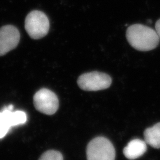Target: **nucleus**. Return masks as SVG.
<instances>
[{
    "mask_svg": "<svg viewBox=\"0 0 160 160\" xmlns=\"http://www.w3.org/2000/svg\"><path fill=\"white\" fill-rule=\"evenodd\" d=\"M156 30L160 39V19L158 20L156 23Z\"/></svg>",
    "mask_w": 160,
    "mask_h": 160,
    "instance_id": "11",
    "label": "nucleus"
},
{
    "mask_svg": "<svg viewBox=\"0 0 160 160\" xmlns=\"http://www.w3.org/2000/svg\"><path fill=\"white\" fill-rule=\"evenodd\" d=\"M143 135L144 140L147 144L153 148H160V123L146 129Z\"/></svg>",
    "mask_w": 160,
    "mask_h": 160,
    "instance_id": "9",
    "label": "nucleus"
},
{
    "mask_svg": "<svg viewBox=\"0 0 160 160\" xmlns=\"http://www.w3.org/2000/svg\"><path fill=\"white\" fill-rule=\"evenodd\" d=\"M146 150L147 143L145 140L135 139L128 143L127 146L124 148L123 152L127 159L134 160L142 156Z\"/></svg>",
    "mask_w": 160,
    "mask_h": 160,
    "instance_id": "8",
    "label": "nucleus"
},
{
    "mask_svg": "<svg viewBox=\"0 0 160 160\" xmlns=\"http://www.w3.org/2000/svg\"><path fill=\"white\" fill-rule=\"evenodd\" d=\"M126 39L130 46L140 52H148L156 49L160 40L156 30L139 23L128 28Z\"/></svg>",
    "mask_w": 160,
    "mask_h": 160,
    "instance_id": "1",
    "label": "nucleus"
},
{
    "mask_svg": "<svg viewBox=\"0 0 160 160\" xmlns=\"http://www.w3.org/2000/svg\"><path fill=\"white\" fill-rule=\"evenodd\" d=\"M33 104L38 112L51 116L58 111L59 99L56 94L51 90L42 88L35 93Z\"/></svg>",
    "mask_w": 160,
    "mask_h": 160,
    "instance_id": "6",
    "label": "nucleus"
},
{
    "mask_svg": "<svg viewBox=\"0 0 160 160\" xmlns=\"http://www.w3.org/2000/svg\"><path fill=\"white\" fill-rule=\"evenodd\" d=\"M20 33L12 25L0 28V56H3L16 48L19 42Z\"/></svg>",
    "mask_w": 160,
    "mask_h": 160,
    "instance_id": "7",
    "label": "nucleus"
},
{
    "mask_svg": "<svg viewBox=\"0 0 160 160\" xmlns=\"http://www.w3.org/2000/svg\"><path fill=\"white\" fill-rule=\"evenodd\" d=\"M112 82V78L108 74L96 71L83 73L78 79L79 88L88 92L108 89L111 86Z\"/></svg>",
    "mask_w": 160,
    "mask_h": 160,
    "instance_id": "4",
    "label": "nucleus"
},
{
    "mask_svg": "<svg viewBox=\"0 0 160 160\" xmlns=\"http://www.w3.org/2000/svg\"><path fill=\"white\" fill-rule=\"evenodd\" d=\"M25 29L32 39H41L49 32V19L46 13L39 10H33L29 12L26 18Z\"/></svg>",
    "mask_w": 160,
    "mask_h": 160,
    "instance_id": "2",
    "label": "nucleus"
},
{
    "mask_svg": "<svg viewBox=\"0 0 160 160\" xmlns=\"http://www.w3.org/2000/svg\"><path fill=\"white\" fill-rule=\"evenodd\" d=\"M88 160H115L116 149L104 137H97L89 142L86 149Z\"/></svg>",
    "mask_w": 160,
    "mask_h": 160,
    "instance_id": "3",
    "label": "nucleus"
},
{
    "mask_svg": "<svg viewBox=\"0 0 160 160\" xmlns=\"http://www.w3.org/2000/svg\"><path fill=\"white\" fill-rule=\"evenodd\" d=\"M39 160H63L62 154L56 150H49L43 153Z\"/></svg>",
    "mask_w": 160,
    "mask_h": 160,
    "instance_id": "10",
    "label": "nucleus"
},
{
    "mask_svg": "<svg viewBox=\"0 0 160 160\" xmlns=\"http://www.w3.org/2000/svg\"><path fill=\"white\" fill-rule=\"evenodd\" d=\"M13 105H9L0 111V139L6 136L12 127L23 125L28 121L26 112L13 111Z\"/></svg>",
    "mask_w": 160,
    "mask_h": 160,
    "instance_id": "5",
    "label": "nucleus"
}]
</instances>
